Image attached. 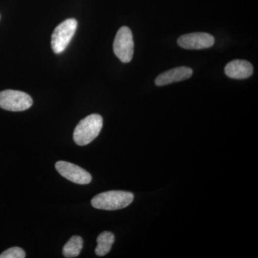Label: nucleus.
<instances>
[{"mask_svg":"<svg viewBox=\"0 0 258 258\" xmlns=\"http://www.w3.org/2000/svg\"><path fill=\"white\" fill-rule=\"evenodd\" d=\"M134 199V194L129 191H108L95 196L91 205L98 210H117L129 206Z\"/></svg>","mask_w":258,"mask_h":258,"instance_id":"nucleus-1","label":"nucleus"},{"mask_svg":"<svg viewBox=\"0 0 258 258\" xmlns=\"http://www.w3.org/2000/svg\"><path fill=\"white\" fill-rule=\"evenodd\" d=\"M103 128V118L98 114L88 115L79 122L74 133L75 143L86 146L92 142L99 135Z\"/></svg>","mask_w":258,"mask_h":258,"instance_id":"nucleus-2","label":"nucleus"},{"mask_svg":"<svg viewBox=\"0 0 258 258\" xmlns=\"http://www.w3.org/2000/svg\"><path fill=\"white\" fill-rule=\"evenodd\" d=\"M78 23L75 19H68L54 30L51 40V46L55 54L62 53L69 45L77 30Z\"/></svg>","mask_w":258,"mask_h":258,"instance_id":"nucleus-3","label":"nucleus"},{"mask_svg":"<svg viewBox=\"0 0 258 258\" xmlns=\"http://www.w3.org/2000/svg\"><path fill=\"white\" fill-rule=\"evenodd\" d=\"M32 103L31 97L23 91L5 90L0 92V108L7 111H26Z\"/></svg>","mask_w":258,"mask_h":258,"instance_id":"nucleus-4","label":"nucleus"},{"mask_svg":"<svg viewBox=\"0 0 258 258\" xmlns=\"http://www.w3.org/2000/svg\"><path fill=\"white\" fill-rule=\"evenodd\" d=\"M134 42L133 34L128 27H122L115 35L113 42V52L118 59L124 63L133 58Z\"/></svg>","mask_w":258,"mask_h":258,"instance_id":"nucleus-5","label":"nucleus"},{"mask_svg":"<svg viewBox=\"0 0 258 258\" xmlns=\"http://www.w3.org/2000/svg\"><path fill=\"white\" fill-rule=\"evenodd\" d=\"M55 169L61 176L76 184H88L92 180L90 173L72 163L57 161L55 164Z\"/></svg>","mask_w":258,"mask_h":258,"instance_id":"nucleus-6","label":"nucleus"},{"mask_svg":"<svg viewBox=\"0 0 258 258\" xmlns=\"http://www.w3.org/2000/svg\"><path fill=\"white\" fill-rule=\"evenodd\" d=\"M177 43L180 47L187 50H202L213 46L215 38L206 32H193L180 36Z\"/></svg>","mask_w":258,"mask_h":258,"instance_id":"nucleus-7","label":"nucleus"},{"mask_svg":"<svg viewBox=\"0 0 258 258\" xmlns=\"http://www.w3.org/2000/svg\"><path fill=\"white\" fill-rule=\"evenodd\" d=\"M192 74V69L190 68L185 66L175 68L159 75L155 80V84L158 86H162L173 83L179 82L189 79Z\"/></svg>","mask_w":258,"mask_h":258,"instance_id":"nucleus-8","label":"nucleus"},{"mask_svg":"<svg viewBox=\"0 0 258 258\" xmlns=\"http://www.w3.org/2000/svg\"><path fill=\"white\" fill-rule=\"evenodd\" d=\"M225 72L227 76L231 79H245L253 74V67L248 61L235 60L227 64Z\"/></svg>","mask_w":258,"mask_h":258,"instance_id":"nucleus-9","label":"nucleus"},{"mask_svg":"<svg viewBox=\"0 0 258 258\" xmlns=\"http://www.w3.org/2000/svg\"><path fill=\"white\" fill-rule=\"evenodd\" d=\"M115 236L111 232H103L97 238L96 254L98 256H104L111 251L112 245L114 243Z\"/></svg>","mask_w":258,"mask_h":258,"instance_id":"nucleus-10","label":"nucleus"},{"mask_svg":"<svg viewBox=\"0 0 258 258\" xmlns=\"http://www.w3.org/2000/svg\"><path fill=\"white\" fill-rule=\"evenodd\" d=\"M83 239L80 236H73L62 249L64 257L72 258L78 257L83 248Z\"/></svg>","mask_w":258,"mask_h":258,"instance_id":"nucleus-11","label":"nucleus"},{"mask_svg":"<svg viewBox=\"0 0 258 258\" xmlns=\"http://www.w3.org/2000/svg\"><path fill=\"white\" fill-rule=\"evenodd\" d=\"M25 252L23 249L19 247H13L6 249L0 254V258H25Z\"/></svg>","mask_w":258,"mask_h":258,"instance_id":"nucleus-12","label":"nucleus"}]
</instances>
